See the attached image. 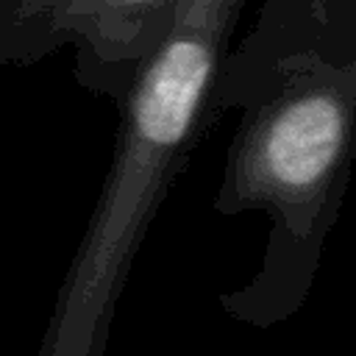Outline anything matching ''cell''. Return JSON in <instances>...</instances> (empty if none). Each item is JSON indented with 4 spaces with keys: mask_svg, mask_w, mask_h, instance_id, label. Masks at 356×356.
<instances>
[{
    "mask_svg": "<svg viewBox=\"0 0 356 356\" xmlns=\"http://www.w3.org/2000/svg\"><path fill=\"white\" fill-rule=\"evenodd\" d=\"M231 106L242 114L211 206L225 217L264 211L270 231L259 270L220 306L264 331L303 309L339 220L356 145V64L292 50L245 72L220 70L209 111Z\"/></svg>",
    "mask_w": 356,
    "mask_h": 356,
    "instance_id": "6da1fadb",
    "label": "cell"
},
{
    "mask_svg": "<svg viewBox=\"0 0 356 356\" xmlns=\"http://www.w3.org/2000/svg\"><path fill=\"white\" fill-rule=\"evenodd\" d=\"M175 6L178 0H61L47 22L42 56L70 44L78 83L120 103L170 31Z\"/></svg>",
    "mask_w": 356,
    "mask_h": 356,
    "instance_id": "7a4b0ae2",
    "label": "cell"
},
{
    "mask_svg": "<svg viewBox=\"0 0 356 356\" xmlns=\"http://www.w3.org/2000/svg\"><path fill=\"white\" fill-rule=\"evenodd\" d=\"M58 3L61 0H0V67L44 58L42 39Z\"/></svg>",
    "mask_w": 356,
    "mask_h": 356,
    "instance_id": "3957f363",
    "label": "cell"
}]
</instances>
